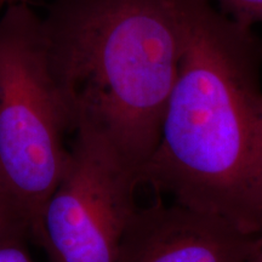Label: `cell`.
<instances>
[{"label": "cell", "mask_w": 262, "mask_h": 262, "mask_svg": "<svg viewBox=\"0 0 262 262\" xmlns=\"http://www.w3.org/2000/svg\"><path fill=\"white\" fill-rule=\"evenodd\" d=\"M24 237L0 239V262H35L25 245Z\"/></svg>", "instance_id": "cell-9"}, {"label": "cell", "mask_w": 262, "mask_h": 262, "mask_svg": "<svg viewBox=\"0 0 262 262\" xmlns=\"http://www.w3.org/2000/svg\"><path fill=\"white\" fill-rule=\"evenodd\" d=\"M19 3H27V0H0V6H9L12 4H19Z\"/></svg>", "instance_id": "cell-11"}, {"label": "cell", "mask_w": 262, "mask_h": 262, "mask_svg": "<svg viewBox=\"0 0 262 262\" xmlns=\"http://www.w3.org/2000/svg\"><path fill=\"white\" fill-rule=\"evenodd\" d=\"M42 27L74 130L95 134L140 180L181 57L171 0H54Z\"/></svg>", "instance_id": "cell-2"}, {"label": "cell", "mask_w": 262, "mask_h": 262, "mask_svg": "<svg viewBox=\"0 0 262 262\" xmlns=\"http://www.w3.org/2000/svg\"><path fill=\"white\" fill-rule=\"evenodd\" d=\"M260 233L173 202L137 209L117 262H245Z\"/></svg>", "instance_id": "cell-5"}, {"label": "cell", "mask_w": 262, "mask_h": 262, "mask_svg": "<svg viewBox=\"0 0 262 262\" xmlns=\"http://www.w3.org/2000/svg\"><path fill=\"white\" fill-rule=\"evenodd\" d=\"M219 5V10L239 24L253 28L262 24V0H210Z\"/></svg>", "instance_id": "cell-7"}, {"label": "cell", "mask_w": 262, "mask_h": 262, "mask_svg": "<svg viewBox=\"0 0 262 262\" xmlns=\"http://www.w3.org/2000/svg\"><path fill=\"white\" fill-rule=\"evenodd\" d=\"M62 178L41 210L37 242L51 262H117L139 208L140 180L84 127L74 130Z\"/></svg>", "instance_id": "cell-4"}, {"label": "cell", "mask_w": 262, "mask_h": 262, "mask_svg": "<svg viewBox=\"0 0 262 262\" xmlns=\"http://www.w3.org/2000/svg\"><path fill=\"white\" fill-rule=\"evenodd\" d=\"M255 212L260 231L262 232V110L258 120L255 147V191H254Z\"/></svg>", "instance_id": "cell-8"}, {"label": "cell", "mask_w": 262, "mask_h": 262, "mask_svg": "<svg viewBox=\"0 0 262 262\" xmlns=\"http://www.w3.org/2000/svg\"><path fill=\"white\" fill-rule=\"evenodd\" d=\"M245 262H262V232L258 235L256 247L254 248L253 253L247 258Z\"/></svg>", "instance_id": "cell-10"}, {"label": "cell", "mask_w": 262, "mask_h": 262, "mask_svg": "<svg viewBox=\"0 0 262 262\" xmlns=\"http://www.w3.org/2000/svg\"><path fill=\"white\" fill-rule=\"evenodd\" d=\"M32 235L27 216L0 176V239Z\"/></svg>", "instance_id": "cell-6"}, {"label": "cell", "mask_w": 262, "mask_h": 262, "mask_svg": "<svg viewBox=\"0 0 262 262\" xmlns=\"http://www.w3.org/2000/svg\"><path fill=\"white\" fill-rule=\"evenodd\" d=\"M74 131L71 108L55 79L42 18L27 3L0 17V176L37 241L41 210L63 175Z\"/></svg>", "instance_id": "cell-3"}, {"label": "cell", "mask_w": 262, "mask_h": 262, "mask_svg": "<svg viewBox=\"0 0 262 262\" xmlns=\"http://www.w3.org/2000/svg\"><path fill=\"white\" fill-rule=\"evenodd\" d=\"M171 4L181 57L159 142L140 183L254 233L262 39L210 0Z\"/></svg>", "instance_id": "cell-1"}]
</instances>
